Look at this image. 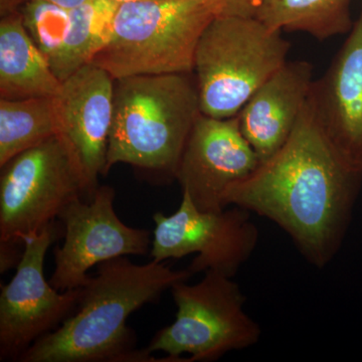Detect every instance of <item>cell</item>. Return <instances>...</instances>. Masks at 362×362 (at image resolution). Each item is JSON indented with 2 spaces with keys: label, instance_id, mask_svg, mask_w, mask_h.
<instances>
[{
  "label": "cell",
  "instance_id": "6da1fadb",
  "mask_svg": "<svg viewBox=\"0 0 362 362\" xmlns=\"http://www.w3.org/2000/svg\"><path fill=\"white\" fill-rule=\"evenodd\" d=\"M361 183L362 173L331 144L308 100L289 139L228 187L223 204L273 221L309 264L322 269L341 247Z\"/></svg>",
  "mask_w": 362,
  "mask_h": 362
},
{
  "label": "cell",
  "instance_id": "7a4b0ae2",
  "mask_svg": "<svg viewBox=\"0 0 362 362\" xmlns=\"http://www.w3.org/2000/svg\"><path fill=\"white\" fill-rule=\"evenodd\" d=\"M192 275L188 269L173 270L164 262L153 259L144 265L132 263L127 257L105 261L83 286L73 314L28 347L18 361H161L146 350L136 349L128 318Z\"/></svg>",
  "mask_w": 362,
  "mask_h": 362
},
{
  "label": "cell",
  "instance_id": "3957f363",
  "mask_svg": "<svg viewBox=\"0 0 362 362\" xmlns=\"http://www.w3.org/2000/svg\"><path fill=\"white\" fill-rule=\"evenodd\" d=\"M201 115L192 74L117 78L105 175L125 163L158 182L175 180L185 143Z\"/></svg>",
  "mask_w": 362,
  "mask_h": 362
},
{
  "label": "cell",
  "instance_id": "277c9868",
  "mask_svg": "<svg viewBox=\"0 0 362 362\" xmlns=\"http://www.w3.org/2000/svg\"><path fill=\"white\" fill-rule=\"evenodd\" d=\"M218 0H143L119 4L110 37L92 64L117 78L194 74L202 33L221 16Z\"/></svg>",
  "mask_w": 362,
  "mask_h": 362
},
{
  "label": "cell",
  "instance_id": "5b68a950",
  "mask_svg": "<svg viewBox=\"0 0 362 362\" xmlns=\"http://www.w3.org/2000/svg\"><path fill=\"white\" fill-rule=\"evenodd\" d=\"M291 45L257 18L216 16L195 49L202 114L237 116L250 98L287 63Z\"/></svg>",
  "mask_w": 362,
  "mask_h": 362
},
{
  "label": "cell",
  "instance_id": "8992f818",
  "mask_svg": "<svg viewBox=\"0 0 362 362\" xmlns=\"http://www.w3.org/2000/svg\"><path fill=\"white\" fill-rule=\"evenodd\" d=\"M96 190L63 134L21 152L1 168L0 243L23 239L59 220L68 204L90 201Z\"/></svg>",
  "mask_w": 362,
  "mask_h": 362
},
{
  "label": "cell",
  "instance_id": "52a82bcc",
  "mask_svg": "<svg viewBox=\"0 0 362 362\" xmlns=\"http://www.w3.org/2000/svg\"><path fill=\"white\" fill-rule=\"evenodd\" d=\"M170 291L175 321L152 338L148 354L163 352L166 362L185 361L183 354L188 362H207L258 343L261 327L244 310L246 298L233 278L207 271L197 284L182 281Z\"/></svg>",
  "mask_w": 362,
  "mask_h": 362
},
{
  "label": "cell",
  "instance_id": "ba28073f",
  "mask_svg": "<svg viewBox=\"0 0 362 362\" xmlns=\"http://www.w3.org/2000/svg\"><path fill=\"white\" fill-rule=\"evenodd\" d=\"M57 221L23 239V255L16 275L0 294V361H18L28 347L56 330L77 308L82 287L58 291L45 280V259L63 235Z\"/></svg>",
  "mask_w": 362,
  "mask_h": 362
},
{
  "label": "cell",
  "instance_id": "9c48e42d",
  "mask_svg": "<svg viewBox=\"0 0 362 362\" xmlns=\"http://www.w3.org/2000/svg\"><path fill=\"white\" fill-rule=\"evenodd\" d=\"M149 256L165 262L197 254L188 266L192 274L218 272L233 278L258 246L259 230L250 211L240 206L202 211L187 192L170 216L156 213Z\"/></svg>",
  "mask_w": 362,
  "mask_h": 362
},
{
  "label": "cell",
  "instance_id": "30bf717a",
  "mask_svg": "<svg viewBox=\"0 0 362 362\" xmlns=\"http://www.w3.org/2000/svg\"><path fill=\"white\" fill-rule=\"evenodd\" d=\"M115 195L109 185L98 187L90 201L75 199L59 214L65 242L54 251L56 268L49 281L54 289L64 292L83 287L93 267L150 252L153 233L125 225L114 209Z\"/></svg>",
  "mask_w": 362,
  "mask_h": 362
},
{
  "label": "cell",
  "instance_id": "8fae6325",
  "mask_svg": "<svg viewBox=\"0 0 362 362\" xmlns=\"http://www.w3.org/2000/svg\"><path fill=\"white\" fill-rule=\"evenodd\" d=\"M261 159L240 131L238 117L202 114L188 136L175 180L199 211L226 209L223 195L256 170Z\"/></svg>",
  "mask_w": 362,
  "mask_h": 362
},
{
  "label": "cell",
  "instance_id": "7c38bea8",
  "mask_svg": "<svg viewBox=\"0 0 362 362\" xmlns=\"http://www.w3.org/2000/svg\"><path fill=\"white\" fill-rule=\"evenodd\" d=\"M309 103L343 160L362 173V6L329 68L314 80Z\"/></svg>",
  "mask_w": 362,
  "mask_h": 362
},
{
  "label": "cell",
  "instance_id": "4fadbf2b",
  "mask_svg": "<svg viewBox=\"0 0 362 362\" xmlns=\"http://www.w3.org/2000/svg\"><path fill=\"white\" fill-rule=\"evenodd\" d=\"M114 86L115 78L108 71L90 63L62 82L54 97L61 134L75 149L95 190L106 169Z\"/></svg>",
  "mask_w": 362,
  "mask_h": 362
},
{
  "label": "cell",
  "instance_id": "5bb4252c",
  "mask_svg": "<svg viewBox=\"0 0 362 362\" xmlns=\"http://www.w3.org/2000/svg\"><path fill=\"white\" fill-rule=\"evenodd\" d=\"M313 82V66L309 62L287 61L238 114L240 131L261 162L289 139L308 103Z\"/></svg>",
  "mask_w": 362,
  "mask_h": 362
},
{
  "label": "cell",
  "instance_id": "9a60e30c",
  "mask_svg": "<svg viewBox=\"0 0 362 362\" xmlns=\"http://www.w3.org/2000/svg\"><path fill=\"white\" fill-rule=\"evenodd\" d=\"M62 82L26 32L20 11L0 23V99L56 97Z\"/></svg>",
  "mask_w": 362,
  "mask_h": 362
},
{
  "label": "cell",
  "instance_id": "2e32d148",
  "mask_svg": "<svg viewBox=\"0 0 362 362\" xmlns=\"http://www.w3.org/2000/svg\"><path fill=\"white\" fill-rule=\"evenodd\" d=\"M352 0H264L256 18L285 32H303L319 40L349 35Z\"/></svg>",
  "mask_w": 362,
  "mask_h": 362
},
{
  "label": "cell",
  "instance_id": "e0dca14e",
  "mask_svg": "<svg viewBox=\"0 0 362 362\" xmlns=\"http://www.w3.org/2000/svg\"><path fill=\"white\" fill-rule=\"evenodd\" d=\"M59 133L54 97L0 99V168Z\"/></svg>",
  "mask_w": 362,
  "mask_h": 362
},
{
  "label": "cell",
  "instance_id": "ac0fdd59",
  "mask_svg": "<svg viewBox=\"0 0 362 362\" xmlns=\"http://www.w3.org/2000/svg\"><path fill=\"white\" fill-rule=\"evenodd\" d=\"M119 4L112 0H87L71 9V23L63 47L51 64L61 82L93 59L110 37Z\"/></svg>",
  "mask_w": 362,
  "mask_h": 362
},
{
  "label": "cell",
  "instance_id": "d6986e66",
  "mask_svg": "<svg viewBox=\"0 0 362 362\" xmlns=\"http://www.w3.org/2000/svg\"><path fill=\"white\" fill-rule=\"evenodd\" d=\"M20 11L26 32L51 66L70 30L71 9L47 0H26Z\"/></svg>",
  "mask_w": 362,
  "mask_h": 362
},
{
  "label": "cell",
  "instance_id": "ffe728a7",
  "mask_svg": "<svg viewBox=\"0 0 362 362\" xmlns=\"http://www.w3.org/2000/svg\"><path fill=\"white\" fill-rule=\"evenodd\" d=\"M223 6L221 16L256 18L264 0H218Z\"/></svg>",
  "mask_w": 362,
  "mask_h": 362
},
{
  "label": "cell",
  "instance_id": "44dd1931",
  "mask_svg": "<svg viewBox=\"0 0 362 362\" xmlns=\"http://www.w3.org/2000/svg\"><path fill=\"white\" fill-rule=\"evenodd\" d=\"M23 245L11 244V243H0V273L4 274L13 267H18L23 258Z\"/></svg>",
  "mask_w": 362,
  "mask_h": 362
},
{
  "label": "cell",
  "instance_id": "7402d4cb",
  "mask_svg": "<svg viewBox=\"0 0 362 362\" xmlns=\"http://www.w3.org/2000/svg\"><path fill=\"white\" fill-rule=\"evenodd\" d=\"M47 1L52 2V4H58V6L71 9L81 6V4H84L87 0H47Z\"/></svg>",
  "mask_w": 362,
  "mask_h": 362
},
{
  "label": "cell",
  "instance_id": "603a6c76",
  "mask_svg": "<svg viewBox=\"0 0 362 362\" xmlns=\"http://www.w3.org/2000/svg\"><path fill=\"white\" fill-rule=\"evenodd\" d=\"M117 4H128V2L143 1V0H112Z\"/></svg>",
  "mask_w": 362,
  "mask_h": 362
}]
</instances>
